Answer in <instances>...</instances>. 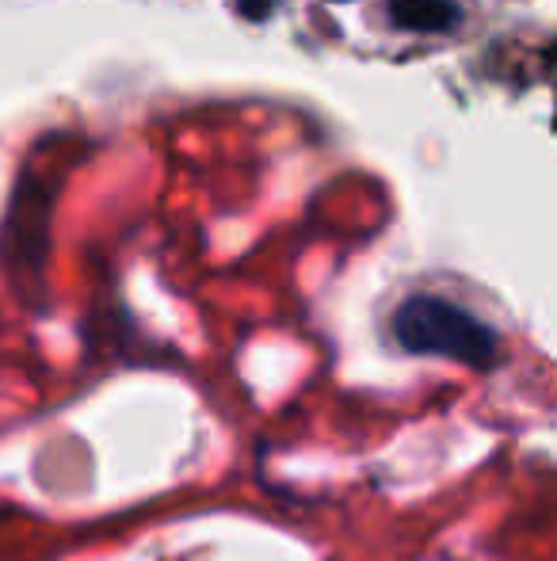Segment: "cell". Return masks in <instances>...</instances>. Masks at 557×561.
<instances>
[{"label": "cell", "mask_w": 557, "mask_h": 561, "mask_svg": "<svg viewBox=\"0 0 557 561\" xmlns=\"http://www.w3.org/2000/svg\"><path fill=\"white\" fill-rule=\"evenodd\" d=\"M394 340L409 355H436L469 370H492L500 359V336L477 313L439 295L405 298L394 313Z\"/></svg>", "instance_id": "obj_1"}, {"label": "cell", "mask_w": 557, "mask_h": 561, "mask_svg": "<svg viewBox=\"0 0 557 561\" xmlns=\"http://www.w3.org/2000/svg\"><path fill=\"white\" fill-rule=\"evenodd\" d=\"M390 20L402 31H420V35H446L462 23V8L451 0H394Z\"/></svg>", "instance_id": "obj_2"}, {"label": "cell", "mask_w": 557, "mask_h": 561, "mask_svg": "<svg viewBox=\"0 0 557 561\" xmlns=\"http://www.w3.org/2000/svg\"><path fill=\"white\" fill-rule=\"evenodd\" d=\"M276 4L279 0H237V12L245 15V20H268L271 12H276Z\"/></svg>", "instance_id": "obj_3"}]
</instances>
